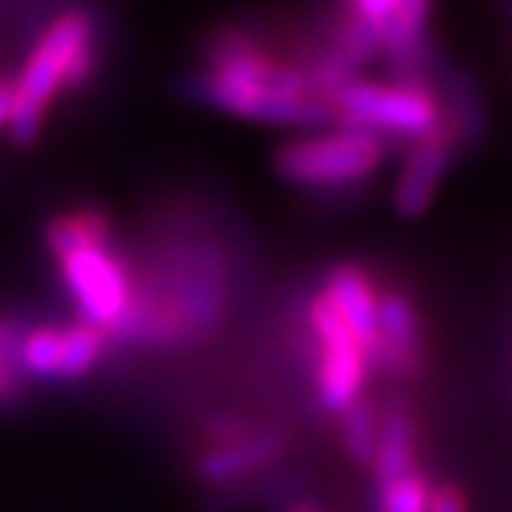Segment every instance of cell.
<instances>
[{"mask_svg":"<svg viewBox=\"0 0 512 512\" xmlns=\"http://www.w3.org/2000/svg\"><path fill=\"white\" fill-rule=\"evenodd\" d=\"M430 498L433 484L421 470L376 484V512H430Z\"/></svg>","mask_w":512,"mask_h":512,"instance_id":"obj_16","label":"cell"},{"mask_svg":"<svg viewBox=\"0 0 512 512\" xmlns=\"http://www.w3.org/2000/svg\"><path fill=\"white\" fill-rule=\"evenodd\" d=\"M322 296L339 311L367 353L379 342V288L362 265L342 262L322 279Z\"/></svg>","mask_w":512,"mask_h":512,"instance_id":"obj_9","label":"cell"},{"mask_svg":"<svg viewBox=\"0 0 512 512\" xmlns=\"http://www.w3.org/2000/svg\"><path fill=\"white\" fill-rule=\"evenodd\" d=\"M342 441H345L350 461H356L362 467L373 464L376 444H379V419L365 399L350 404L342 413Z\"/></svg>","mask_w":512,"mask_h":512,"instance_id":"obj_15","label":"cell"},{"mask_svg":"<svg viewBox=\"0 0 512 512\" xmlns=\"http://www.w3.org/2000/svg\"><path fill=\"white\" fill-rule=\"evenodd\" d=\"M12 106H15V83L0 80V131L9 128L12 120Z\"/></svg>","mask_w":512,"mask_h":512,"instance_id":"obj_19","label":"cell"},{"mask_svg":"<svg viewBox=\"0 0 512 512\" xmlns=\"http://www.w3.org/2000/svg\"><path fill=\"white\" fill-rule=\"evenodd\" d=\"M285 512H328L325 507H319L316 501H293L285 507Z\"/></svg>","mask_w":512,"mask_h":512,"instance_id":"obj_20","label":"cell"},{"mask_svg":"<svg viewBox=\"0 0 512 512\" xmlns=\"http://www.w3.org/2000/svg\"><path fill=\"white\" fill-rule=\"evenodd\" d=\"M430 512H470L456 484H436L430 498Z\"/></svg>","mask_w":512,"mask_h":512,"instance_id":"obj_18","label":"cell"},{"mask_svg":"<svg viewBox=\"0 0 512 512\" xmlns=\"http://www.w3.org/2000/svg\"><path fill=\"white\" fill-rule=\"evenodd\" d=\"M308 330L316 342L313 382L319 404L328 413L342 416L350 404L362 399V387L373 367L370 353L322 293L311 296L308 302Z\"/></svg>","mask_w":512,"mask_h":512,"instance_id":"obj_6","label":"cell"},{"mask_svg":"<svg viewBox=\"0 0 512 512\" xmlns=\"http://www.w3.org/2000/svg\"><path fill=\"white\" fill-rule=\"evenodd\" d=\"M345 3H348V15L373 26L379 40L384 29L390 26V20L396 18V0H345Z\"/></svg>","mask_w":512,"mask_h":512,"instance_id":"obj_17","label":"cell"},{"mask_svg":"<svg viewBox=\"0 0 512 512\" xmlns=\"http://www.w3.org/2000/svg\"><path fill=\"white\" fill-rule=\"evenodd\" d=\"M373 478L376 484H387L393 478H402L419 470L416 461V427L404 410H390L379 419V444L373 456Z\"/></svg>","mask_w":512,"mask_h":512,"instance_id":"obj_11","label":"cell"},{"mask_svg":"<svg viewBox=\"0 0 512 512\" xmlns=\"http://www.w3.org/2000/svg\"><path fill=\"white\" fill-rule=\"evenodd\" d=\"M43 242H46L49 254L55 259H63L66 254L80 251V248L114 242V222L106 211L92 208V205L74 208L69 214H57L46 222Z\"/></svg>","mask_w":512,"mask_h":512,"instance_id":"obj_12","label":"cell"},{"mask_svg":"<svg viewBox=\"0 0 512 512\" xmlns=\"http://www.w3.org/2000/svg\"><path fill=\"white\" fill-rule=\"evenodd\" d=\"M63 330L60 325H37L26 330L20 348V373L32 382H52L60 379L63 362Z\"/></svg>","mask_w":512,"mask_h":512,"instance_id":"obj_13","label":"cell"},{"mask_svg":"<svg viewBox=\"0 0 512 512\" xmlns=\"http://www.w3.org/2000/svg\"><path fill=\"white\" fill-rule=\"evenodd\" d=\"M339 111V126L376 134L382 140L419 143L447 123L444 106L427 86L416 83H379V80H350L333 97Z\"/></svg>","mask_w":512,"mask_h":512,"instance_id":"obj_4","label":"cell"},{"mask_svg":"<svg viewBox=\"0 0 512 512\" xmlns=\"http://www.w3.org/2000/svg\"><path fill=\"white\" fill-rule=\"evenodd\" d=\"M370 365L396 379H410L421 367V319L402 291L379 293V342Z\"/></svg>","mask_w":512,"mask_h":512,"instance_id":"obj_8","label":"cell"},{"mask_svg":"<svg viewBox=\"0 0 512 512\" xmlns=\"http://www.w3.org/2000/svg\"><path fill=\"white\" fill-rule=\"evenodd\" d=\"M387 140L336 126L296 137L276 151L274 168L285 183L313 191H339L365 183L387 157Z\"/></svg>","mask_w":512,"mask_h":512,"instance_id":"obj_3","label":"cell"},{"mask_svg":"<svg viewBox=\"0 0 512 512\" xmlns=\"http://www.w3.org/2000/svg\"><path fill=\"white\" fill-rule=\"evenodd\" d=\"M282 450H285V439L276 430H254L245 439L205 447L194 461V473L205 484H231L276 461Z\"/></svg>","mask_w":512,"mask_h":512,"instance_id":"obj_10","label":"cell"},{"mask_svg":"<svg viewBox=\"0 0 512 512\" xmlns=\"http://www.w3.org/2000/svg\"><path fill=\"white\" fill-rule=\"evenodd\" d=\"M458 140L461 137H458L456 126L447 120L430 137H424L419 143H410L402 168H399L396 185H393V208L402 217L416 220L433 205L441 180H444L447 168L456 157Z\"/></svg>","mask_w":512,"mask_h":512,"instance_id":"obj_7","label":"cell"},{"mask_svg":"<svg viewBox=\"0 0 512 512\" xmlns=\"http://www.w3.org/2000/svg\"><path fill=\"white\" fill-rule=\"evenodd\" d=\"M106 333L86 322H74L63 330V362L57 382H77L92 373V367L106 353Z\"/></svg>","mask_w":512,"mask_h":512,"instance_id":"obj_14","label":"cell"},{"mask_svg":"<svg viewBox=\"0 0 512 512\" xmlns=\"http://www.w3.org/2000/svg\"><path fill=\"white\" fill-rule=\"evenodd\" d=\"M57 268L77 311V322L103 330L106 339L114 336L126 339L134 316L137 288L114 242H100L72 251L57 259Z\"/></svg>","mask_w":512,"mask_h":512,"instance_id":"obj_5","label":"cell"},{"mask_svg":"<svg viewBox=\"0 0 512 512\" xmlns=\"http://www.w3.org/2000/svg\"><path fill=\"white\" fill-rule=\"evenodd\" d=\"M211 109L268 126L328 131L339 126L336 103L311 92L302 66L268 57L254 37L228 29L208 43V69L188 83Z\"/></svg>","mask_w":512,"mask_h":512,"instance_id":"obj_1","label":"cell"},{"mask_svg":"<svg viewBox=\"0 0 512 512\" xmlns=\"http://www.w3.org/2000/svg\"><path fill=\"white\" fill-rule=\"evenodd\" d=\"M94 66L97 49L92 18L83 9L60 12L40 35L15 80V106L6 128L9 137L18 146L35 143L57 94L86 86L92 80Z\"/></svg>","mask_w":512,"mask_h":512,"instance_id":"obj_2","label":"cell"}]
</instances>
